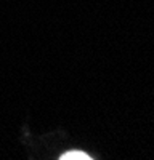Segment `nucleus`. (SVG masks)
Returning <instances> with one entry per match:
<instances>
[{
    "mask_svg": "<svg viewBox=\"0 0 154 160\" xmlns=\"http://www.w3.org/2000/svg\"><path fill=\"white\" fill-rule=\"evenodd\" d=\"M59 158L61 160H90L92 157H88L85 152H80V151H69L66 154H63Z\"/></svg>",
    "mask_w": 154,
    "mask_h": 160,
    "instance_id": "obj_1",
    "label": "nucleus"
}]
</instances>
